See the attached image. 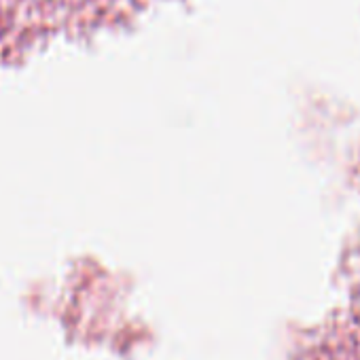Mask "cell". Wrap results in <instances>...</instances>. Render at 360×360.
I'll list each match as a JSON object with an SVG mask.
<instances>
[{"label": "cell", "mask_w": 360, "mask_h": 360, "mask_svg": "<svg viewBox=\"0 0 360 360\" xmlns=\"http://www.w3.org/2000/svg\"><path fill=\"white\" fill-rule=\"evenodd\" d=\"M288 360H360V255H356L337 299L307 326Z\"/></svg>", "instance_id": "obj_1"}]
</instances>
